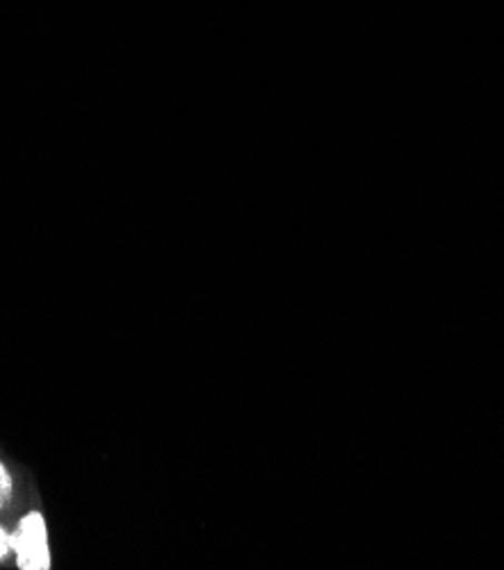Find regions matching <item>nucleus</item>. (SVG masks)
Masks as SVG:
<instances>
[{"instance_id": "obj_1", "label": "nucleus", "mask_w": 504, "mask_h": 570, "mask_svg": "<svg viewBox=\"0 0 504 570\" xmlns=\"http://www.w3.org/2000/svg\"><path fill=\"white\" fill-rule=\"evenodd\" d=\"M12 552L17 554V566L21 570H48L52 563L48 546V525L41 511L32 509L19 521L17 532H12Z\"/></svg>"}, {"instance_id": "obj_2", "label": "nucleus", "mask_w": 504, "mask_h": 570, "mask_svg": "<svg viewBox=\"0 0 504 570\" xmlns=\"http://www.w3.org/2000/svg\"><path fill=\"white\" fill-rule=\"evenodd\" d=\"M12 489H14V484H12V475H10V471H8V466L0 462V509H3L8 502H10V498H12Z\"/></svg>"}, {"instance_id": "obj_3", "label": "nucleus", "mask_w": 504, "mask_h": 570, "mask_svg": "<svg viewBox=\"0 0 504 570\" xmlns=\"http://www.w3.org/2000/svg\"><path fill=\"white\" fill-rule=\"evenodd\" d=\"M12 552V532H8L0 525V561H3Z\"/></svg>"}]
</instances>
